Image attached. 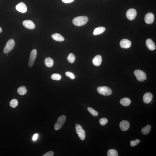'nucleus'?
<instances>
[{
	"label": "nucleus",
	"mask_w": 156,
	"mask_h": 156,
	"mask_svg": "<svg viewBox=\"0 0 156 156\" xmlns=\"http://www.w3.org/2000/svg\"><path fill=\"white\" fill-rule=\"evenodd\" d=\"M151 128V125H148L142 128L141 132L144 135H147L150 133Z\"/></svg>",
	"instance_id": "nucleus-22"
},
{
	"label": "nucleus",
	"mask_w": 156,
	"mask_h": 156,
	"mask_svg": "<svg viewBox=\"0 0 156 156\" xmlns=\"http://www.w3.org/2000/svg\"><path fill=\"white\" fill-rule=\"evenodd\" d=\"M27 89L25 86H22L19 88L17 90V92L21 96L24 95L27 92Z\"/></svg>",
	"instance_id": "nucleus-21"
},
{
	"label": "nucleus",
	"mask_w": 156,
	"mask_h": 156,
	"mask_svg": "<svg viewBox=\"0 0 156 156\" xmlns=\"http://www.w3.org/2000/svg\"><path fill=\"white\" fill-rule=\"evenodd\" d=\"M107 156H118L117 152L114 149H111L108 150L107 152Z\"/></svg>",
	"instance_id": "nucleus-23"
},
{
	"label": "nucleus",
	"mask_w": 156,
	"mask_h": 156,
	"mask_svg": "<svg viewBox=\"0 0 156 156\" xmlns=\"http://www.w3.org/2000/svg\"><path fill=\"white\" fill-rule=\"evenodd\" d=\"M76 133H77L79 138L82 140H84L85 138V132L80 125L79 124L76 125Z\"/></svg>",
	"instance_id": "nucleus-6"
},
{
	"label": "nucleus",
	"mask_w": 156,
	"mask_h": 156,
	"mask_svg": "<svg viewBox=\"0 0 156 156\" xmlns=\"http://www.w3.org/2000/svg\"><path fill=\"white\" fill-rule=\"evenodd\" d=\"M88 111L91 114V115L93 116L96 117L98 116V112L95 110L93 108L91 107H88L87 109Z\"/></svg>",
	"instance_id": "nucleus-26"
},
{
	"label": "nucleus",
	"mask_w": 156,
	"mask_h": 156,
	"mask_svg": "<svg viewBox=\"0 0 156 156\" xmlns=\"http://www.w3.org/2000/svg\"><path fill=\"white\" fill-rule=\"evenodd\" d=\"M15 45L14 40L12 39H10L7 42L3 50V52L5 54H8L13 50Z\"/></svg>",
	"instance_id": "nucleus-3"
},
{
	"label": "nucleus",
	"mask_w": 156,
	"mask_h": 156,
	"mask_svg": "<svg viewBox=\"0 0 156 156\" xmlns=\"http://www.w3.org/2000/svg\"><path fill=\"white\" fill-rule=\"evenodd\" d=\"M37 55V50L36 49H33L32 50L30 54L29 62V66L30 67H31L33 65L35 59L36 58Z\"/></svg>",
	"instance_id": "nucleus-8"
},
{
	"label": "nucleus",
	"mask_w": 156,
	"mask_h": 156,
	"mask_svg": "<svg viewBox=\"0 0 156 156\" xmlns=\"http://www.w3.org/2000/svg\"><path fill=\"white\" fill-rule=\"evenodd\" d=\"M130 126L129 122L125 120L121 121L120 123V127L123 131H126L128 130Z\"/></svg>",
	"instance_id": "nucleus-13"
},
{
	"label": "nucleus",
	"mask_w": 156,
	"mask_h": 156,
	"mask_svg": "<svg viewBox=\"0 0 156 156\" xmlns=\"http://www.w3.org/2000/svg\"><path fill=\"white\" fill-rule=\"evenodd\" d=\"M106 30V28L104 27H99L96 28L93 32V34L94 35H97L101 34L104 32Z\"/></svg>",
	"instance_id": "nucleus-18"
},
{
	"label": "nucleus",
	"mask_w": 156,
	"mask_h": 156,
	"mask_svg": "<svg viewBox=\"0 0 156 156\" xmlns=\"http://www.w3.org/2000/svg\"><path fill=\"white\" fill-rule=\"evenodd\" d=\"M51 78L53 80H59L61 79V76L58 74H55L52 75Z\"/></svg>",
	"instance_id": "nucleus-27"
},
{
	"label": "nucleus",
	"mask_w": 156,
	"mask_h": 156,
	"mask_svg": "<svg viewBox=\"0 0 156 156\" xmlns=\"http://www.w3.org/2000/svg\"><path fill=\"white\" fill-rule=\"evenodd\" d=\"M23 24L25 28L30 29H34L35 27L34 23L30 20H26L23 21Z\"/></svg>",
	"instance_id": "nucleus-11"
},
{
	"label": "nucleus",
	"mask_w": 156,
	"mask_h": 156,
	"mask_svg": "<svg viewBox=\"0 0 156 156\" xmlns=\"http://www.w3.org/2000/svg\"><path fill=\"white\" fill-rule=\"evenodd\" d=\"M16 8L18 11L22 13L26 12L27 11V7L24 3L20 2L16 6Z\"/></svg>",
	"instance_id": "nucleus-12"
},
{
	"label": "nucleus",
	"mask_w": 156,
	"mask_h": 156,
	"mask_svg": "<svg viewBox=\"0 0 156 156\" xmlns=\"http://www.w3.org/2000/svg\"><path fill=\"white\" fill-rule=\"evenodd\" d=\"M99 123L101 125L104 126L108 122V120L106 118H101L100 119Z\"/></svg>",
	"instance_id": "nucleus-28"
},
{
	"label": "nucleus",
	"mask_w": 156,
	"mask_h": 156,
	"mask_svg": "<svg viewBox=\"0 0 156 156\" xmlns=\"http://www.w3.org/2000/svg\"><path fill=\"white\" fill-rule=\"evenodd\" d=\"M75 56L73 53L69 54L67 58V60L69 62L71 63H74L75 61Z\"/></svg>",
	"instance_id": "nucleus-24"
},
{
	"label": "nucleus",
	"mask_w": 156,
	"mask_h": 156,
	"mask_svg": "<svg viewBox=\"0 0 156 156\" xmlns=\"http://www.w3.org/2000/svg\"><path fill=\"white\" fill-rule=\"evenodd\" d=\"M38 134H35L34 135L33 138V140L34 141L36 140L37 138H38Z\"/></svg>",
	"instance_id": "nucleus-33"
},
{
	"label": "nucleus",
	"mask_w": 156,
	"mask_h": 156,
	"mask_svg": "<svg viewBox=\"0 0 156 156\" xmlns=\"http://www.w3.org/2000/svg\"><path fill=\"white\" fill-rule=\"evenodd\" d=\"M75 125H77V124H76V123H75Z\"/></svg>",
	"instance_id": "nucleus-35"
},
{
	"label": "nucleus",
	"mask_w": 156,
	"mask_h": 156,
	"mask_svg": "<svg viewBox=\"0 0 156 156\" xmlns=\"http://www.w3.org/2000/svg\"><path fill=\"white\" fill-rule=\"evenodd\" d=\"M54 155V153L52 151H49L44 154L43 156H53Z\"/></svg>",
	"instance_id": "nucleus-31"
},
{
	"label": "nucleus",
	"mask_w": 156,
	"mask_h": 156,
	"mask_svg": "<svg viewBox=\"0 0 156 156\" xmlns=\"http://www.w3.org/2000/svg\"><path fill=\"white\" fill-rule=\"evenodd\" d=\"M65 74L67 77L70 78L71 79H74L75 78V76L74 75L72 72H68L65 73Z\"/></svg>",
	"instance_id": "nucleus-30"
},
{
	"label": "nucleus",
	"mask_w": 156,
	"mask_h": 156,
	"mask_svg": "<svg viewBox=\"0 0 156 156\" xmlns=\"http://www.w3.org/2000/svg\"><path fill=\"white\" fill-rule=\"evenodd\" d=\"M45 65L47 67H50L53 65L54 61L52 58L50 57H47L46 58L45 60Z\"/></svg>",
	"instance_id": "nucleus-20"
},
{
	"label": "nucleus",
	"mask_w": 156,
	"mask_h": 156,
	"mask_svg": "<svg viewBox=\"0 0 156 156\" xmlns=\"http://www.w3.org/2000/svg\"><path fill=\"white\" fill-rule=\"evenodd\" d=\"M97 91L99 94L104 96H110L112 93V91L111 88L106 86L98 87Z\"/></svg>",
	"instance_id": "nucleus-2"
},
{
	"label": "nucleus",
	"mask_w": 156,
	"mask_h": 156,
	"mask_svg": "<svg viewBox=\"0 0 156 156\" xmlns=\"http://www.w3.org/2000/svg\"><path fill=\"white\" fill-rule=\"evenodd\" d=\"M18 101L16 99H12L10 103V105L11 107L15 108L18 106Z\"/></svg>",
	"instance_id": "nucleus-25"
},
{
	"label": "nucleus",
	"mask_w": 156,
	"mask_h": 156,
	"mask_svg": "<svg viewBox=\"0 0 156 156\" xmlns=\"http://www.w3.org/2000/svg\"><path fill=\"white\" fill-rule=\"evenodd\" d=\"M140 140L137 139L135 140H132L130 142V145L132 147L136 146L140 142Z\"/></svg>",
	"instance_id": "nucleus-29"
},
{
	"label": "nucleus",
	"mask_w": 156,
	"mask_h": 156,
	"mask_svg": "<svg viewBox=\"0 0 156 156\" xmlns=\"http://www.w3.org/2000/svg\"><path fill=\"white\" fill-rule=\"evenodd\" d=\"M2 32V29L0 27V33H1Z\"/></svg>",
	"instance_id": "nucleus-34"
},
{
	"label": "nucleus",
	"mask_w": 156,
	"mask_h": 156,
	"mask_svg": "<svg viewBox=\"0 0 156 156\" xmlns=\"http://www.w3.org/2000/svg\"><path fill=\"white\" fill-rule=\"evenodd\" d=\"M120 46L123 48L127 49L130 48L131 46V42L127 39L122 40L120 43Z\"/></svg>",
	"instance_id": "nucleus-9"
},
{
	"label": "nucleus",
	"mask_w": 156,
	"mask_h": 156,
	"mask_svg": "<svg viewBox=\"0 0 156 156\" xmlns=\"http://www.w3.org/2000/svg\"><path fill=\"white\" fill-rule=\"evenodd\" d=\"M153 95L151 93L148 92L145 93L143 97L144 102L146 104L150 103L152 101Z\"/></svg>",
	"instance_id": "nucleus-15"
},
{
	"label": "nucleus",
	"mask_w": 156,
	"mask_h": 156,
	"mask_svg": "<svg viewBox=\"0 0 156 156\" xmlns=\"http://www.w3.org/2000/svg\"><path fill=\"white\" fill-rule=\"evenodd\" d=\"M154 20V15L152 13H147L145 18V21L146 23L148 24H151L153 22Z\"/></svg>",
	"instance_id": "nucleus-10"
},
{
	"label": "nucleus",
	"mask_w": 156,
	"mask_h": 156,
	"mask_svg": "<svg viewBox=\"0 0 156 156\" xmlns=\"http://www.w3.org/2000/svg\"><path fill=\"white\" fill-rule=\"evenodd\" d=\"M146 44L147 48L151 50H154L156 49V46L155 44L151 39H147L146 41Z\"/></svg>",
	"instance_id": "nucleus-14"
},
{
	"label": "nucleus",
	"mask_w": 156,
	"mask_h": 156,
	"mask_svg": "<svg viewBox=\"0 0 156 156\" xmlns=\"http://www.w3.org/2000/svg\"><path fill=\"white\" fill-rule=\"evenodd\" d=\"M52 37L54 40L57 41L61 42L64 40V37L58 33H55L52 36Z\"/></svg>",
	"instance_id": "nucleus-17"
},
{
	"label": "nucleus",
	"mask_w": 156,
	"mask_h": 156,
	"mask_svg": "<svg viewBox=\"0 0 156 156\" xmlns=\"http://www.w3.org/2000/svg\"><path fill=\"white\" fill-rule=\"evenodd\" d=\"M62 0L63 2L67 3V4H68V3H70L73 2L74 0Z\"/></svg>",
	"instance_id": "nucleus-32"
},
{
	"label": "nucleus",
	"mask_w": 156,
	"mask_h": 156,
	"mask_svg": "<svg viewBox=\"0 0 156 156\" xmlns=\"http://www.w3.org/2000/svg\"><path fill=\"white\" fill-rule=\"evenodd\" d=\"M134 74L137 80L140 82H143L147 79L146 75L143 71L140 70H136Z\"/></svg>",
	"instance_id": "nucleus-5"
},
{
	"label": "nucleus",
	"mask_w": 156,
	"mask_h": 156,
	"mask_svg": "<svg viewBox=\"0 0 156 156\" xmlns=\"http://www.w3.org/2000/svg\"><path fill=\"white\" fill-rule=\"evenodd\" d=\"M137 15L136 10L131 8L128 10L126 13V16L128 19L132 20L134 19Z\"/></svg>",
	"instance_id": "nucleus-7"
},
{
	"label": "nucleus",
	"mask_w": 156,
	"mask_h": 156,
	"mask_svg": "<svg viewBox=\"0 0 156 156\" xmlns=\"http://www.w3.org/2000/svg\"><path fill=\"white\" fill-rule=\"evenodd\" d=\"M88 18L85 16L77 17L73 20V23L77 26H82L86 24L88 21Z\"/></svg>",
	"instance_id": "nucleus-1"
},
{
	"label": "nucleus",
	"mask_w": 156,
	"mask_h": 156,
	"mask_svg": "<svg viewBox=\"0 0 156 156\" xmlns=\"http://www.w3.org/2000/svg\"><path fill=\"white\" fill-rule=\"evenodd\" d=\"M102 58L101 56L100 55H97L95 57L93 60V63L94 65L98 66L100 65L101 63Z\"/></svg>",
	"instance_id": "nucleus-16"
},
{
	"label": "nucleus",
	"mask_w": 156,
	"mask_h": 156,
	"mask_svg": "<svg viewBox=\"0 0 156 156\" xmlns=\"http://www.w3.org/2000/svg\"><path fill=\"white\" fill-rule=\"evenodd\" d=\"M120 102L123 106H127L130 105L131 103V101L128 98H124L120 100Z\"/></svg>",
	"instance_id": "nucleus-19"
},
{
	"label": "nucleus",
	"mask_w": 156,
	"mask_h": 156,
	"mask_svg": "<svg viewBox=\"0 0 156 156\" xmlns=\"http://www.w3.org/2000/svg\"><path fill=\"white\" fill-rule=\"evenodd\" d=\"M66 120V117L64 115L59 117L54 126V128L56 130H60L62 128Z\"/></svg>",
	"instance_id": "nucleus-4"
}]
</instances>
